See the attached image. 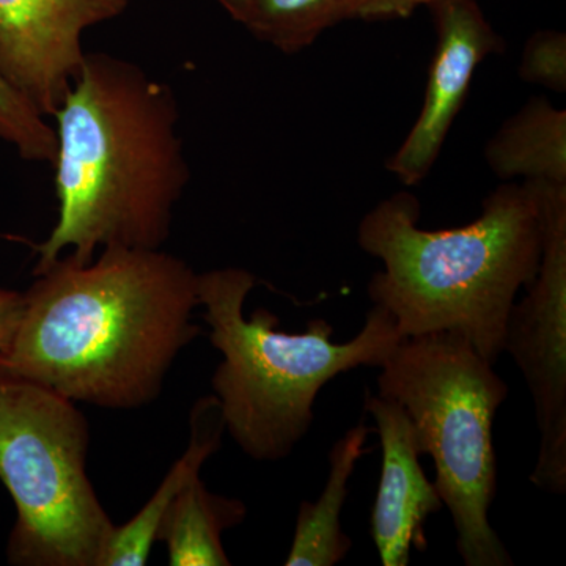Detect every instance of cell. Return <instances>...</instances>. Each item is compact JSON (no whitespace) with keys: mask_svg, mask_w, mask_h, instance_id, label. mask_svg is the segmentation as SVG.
<instances>
[{"mask_svg":"<svg viewBox=\"0 0 566 566\" xmlns=\"http://www.w3.org/2000/svg\"><path fill=\"white\" fill-rule=\"evenodd\" d=\"M378 395L401 405L420 453L433 458L463 564L512 566L488 516L497 493L493 422L509 397L494 365L457 333L403 338L381 365Z\"/></svg>","mask_w":566,"mask_h":566,"instance_id":"5","label":"cell"},{"mask_svg":"<svg viewBox=\"0 0 566 566\" xmlns=\"http://www.w3.org/2000/svg\"><path fill=\"white\" fill-rule=\"evenodd\" d=\"M0 139L9 142L28 161L52 163L57 147L55 129L0 71Z\"/></svg>","mask_w":566,"mask_h":566,"instance_id":"16","label":"cell"},{"mask_svg":"<svg viewBox=\"0 0 566 566\" xmlns=\"http://www.w3.org/2000/svg\"><path fill=\"white\" fill-rule=\"evenodd\" d=\"M245 515L243 502L211 493L197 474L167 509L158 542L166 543L172 566H229L222 534L240 526Z\"/></svg>","mask_w":566,"mask_h":566,"instance_id":"13","label":"cell"},{"mask_svg":"<svg viewBox=\"0 0 566 566\" xmlns=\"http://www.w3.org/2000/svg\"><path fill=\"white\" fill-rule=\"evenodd\" d=\"M189 446L172 465L150 501L123 526H115L104 546L98 566H144L158 542V531L167 509L191 476L200 474L205 461L221 449L223 423L216 395L200 398L191 411Z\"/></svg>","mask_w":566,"mask_h":566,"instance_id":"11","label":"cell"},{"mask_svg":"<svg viewBox=\"0 0 566 566\" xmlns=\"http://www.w3.org/2000/svg\"><path fill=\"white\" fill-rule=\"evenodd\" d=\"M24 311V293L0 289V352L9 348Z\"/></svg>","mask_w":566,"mask_h":566,"instance_id":"18","label":"cell"},{"mask_svg":"<svg viewBox=\"0 0 566 566\" xmlns=\"http://www.w3.org/2000/svg\"><path fill=\"white\" fill-rule=\"evenodd\" d=\"M256 285L241 268L199 274V301L211 345L222 354L212 375L226 430L255 461L292 455L314 423L319 390L357 367H381L403 338L394 316L374 305L360 333L334 344V327L312 319L301 334L275 331L279 318L256 308L245 319L244 303Z\"/></svg>","mask_w":566,"mask_h":566,"instance_id":"4","label":"cell"},{"mask_svg":"<svg viewBox=\"0 0 566 566\" xmlns=\"http://www.w3.org/2000/svg\"><path fill=\"white\" fill-rule=\"evenodd\" d=\"M542 216V260L527 296L513 304L504 353L512 354L534 401L539 449L532 485L566 493V182L527 181Z\"/></svg>","mask_w":566,"mask_h":566,"instance_id":"7","label":"cell"},{"mask_svg":"<svg viewBox=\"0 0 566 566\" xmlns=\"http://www.w3.org/2000/svg\"><path fill=\"white\" fill-rule=\"evenodd\" d=\"M218 2L221 3L223 9L229 11L230 17H232L234 21L243 24L245 9H248V0H218Z\"/></svg>","mask_w":566,"mask_h":566,"instance_id":"20","label":"cell"},{"mask_svg":"<svg viewBox=\"0 0 566 566\" xmlns=\"http://www.w3.org/2000/svg\"><path fill=\"white\" fill-rule=\"evenodd\" d=\"M420 203L397 192L360 221L357 243L385 270L368 283L374 305L394 316L401 338L457 333L490 364L504 354L506 318L542 260V216L534 189L502 185L474 222L419 229Z\"/></svg>","mask_w":566,"mask_h":566,"instance_id":"3","label":"cell"},{"mask_svg":"<svg viewBox=\"0 0 566 566\" xmlns=\"http://www.w3.org/2000/svg\"><path fill=\"white\" fill-rule=\"evenodd\" d=\"M365 409L375 419L382 449L371 536L382 565L406 566L412 549H427L424 523L444 504L420 465L415 427L401 405L368 395Z\"/></svg>","mask_w":566,"mask_h":566,"instance_id":"10","label":"cell"},{"mask_svg":"<svg viewBox=\"0 0 566 566\" xmlns=\"http://www.w3.org/2000/svg\"><path fill=\"white\" fill-rule=\"evenodd\" d=\"M59 219L33 274L62 253L77 264L99 248L161 249L189 181L172 88L104 52L84 62L54 112Z\"/></svg>","mask_w":566,"mask_h":566,"instance_id":"2","label":"cell"},{"mask_svg":"<svg viewBox=\"0 0 566 566\" xmlns=\"http://www.w3.org/2000/svg\"><path fill=\"white\" fill-rule=\"evenodd\" d=\"M485 158L499 177L566 182V112L535 98L505 122Z\"/></svg>","mask_w":566,"mask_h":566,"instance_id":"14","label":"cell"},{"mask_svg":"<svg viewBox=\"0 0 566 566\" xmlns=\"http://www.w3.org/2000/svg\"><path fill=\"white\" fill-rule=\"evenodd\" d=\"M91 427L76 403L0 374V482L17 506V566H98L114 531L85 463Z\"/></svg>","mask_w":566,"mask_h":566,"instance_id":"6","label":"cell"},{"mask_svg":"<svg viewBox=\"0 0 566 566\" xmlns=\"http://www.w3.org/2000/svg\"><path fill=\"white\" fill-rule=\"evenodd\" d=\"M524 81L556 92L566 88V40L564 33L539 32L528 41L521 62Z\"/></svg>","mask_w":566,"mask_h":566,"instance_id":"17","label":"cell"},{"mask_svg":"<svg viewBox=\"0 0 566 566\" xmlns=\"http://www.w3.org/2000/svg\"><path fill=\"white\" fill-rule=\"evenodd\" d=\"M431 2H433V0H424V6H430Z\"/></svg>","mask_w":566,"mask_h":566,"instance_id":"21","label":"cell"},{"mask_svg":"<svg viewBox=\"0 0 566 566\" xmlns=\"http://www.w3.org/2000/svg\"><path fill=\"white\" fill-rule=\"evenodd\" d=\"M129 0H0V71L52 117L84 62V33Z\"/></svg>","mask_w":566,"mask_h":566,"instance_id":"8","label":"cell"},{"mask_svg":"<svg viewBox=\"0 0 566 566\" xmlns=\"http://www.w3.org/2000/svg\"><path fill=\"white\" fill-rule=\"evenodd\" d=\"M420 6H424V0H364L360 18H406Z\"/></svg>","mask_w":566,"mask_h":566,"instance_id":"19","label":"cell"},{"mask_svg":"<svg viewBox=\"0 0 566 566\" xmlns=\"http://www.w3.org/2000/svg\"><path fill=\"white\" fill-rule=\"evenodd\" d=\"M24 293L0 374L74 403L137 409L161 394L174 360L202 329L199 274L161 249H103L77 264L55 260Z\"/></svg>","mask_w":566,"mask_h":566,"instance_id":"1","label":"cell"},{"mask_svg":"<svg viewBox=\"0 0 566 566\" xmlns=\"http://www.w3.org/2000/svg\"><path fill=\"white\" fill-rule=\"evenodd\" d=\"M370 433V427L357 423L331 449L326 486L318 501L301 504L286 566H335L348 556L353 543L342 528L340 513L354 468L367 453L365 441Z\"/></svg>","mask_w":566,"mask_h":566,"instance_id":"12","label":"cell"},{"mask_svg":"<svg viewBox=\"0 0 566 566\" xmlns=\"http://www.w3.org/2000/svg\"><path fill=\"white\" fill-rule=\"evenodd\" d=\"M436 46L419 118L387 169L415 186L430 172L474 76L476 65L502 41L475 0H433Z\"/></svg>","mask_w":566,"mask_h":566,"instance_id":"9","label":"cell"},{"mask_svg":"<svg viewBox=\"0 0 566 566\" xmlns=\"http://www.w3.org/2000/svg\"><path fill=\"white\" fill-rule=\"evenodd\" d=\"M364 0H248L243 25L262 41L293 54L326 29L360 18Z\"/></svg>","mask_w":566,"mask_h":566,"instance_id":"15","label":"cell"}]
</instances>
